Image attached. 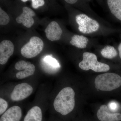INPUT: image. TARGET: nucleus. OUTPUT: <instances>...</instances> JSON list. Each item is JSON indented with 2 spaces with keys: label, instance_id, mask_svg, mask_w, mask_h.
I'll list each match as a JSON object with an SVG mask.
<instances>
[{
  "label": "nucleus",
  "instance_id": "obj_1",
  "mask_svg": "<svg viewBox=\"0 0 121 121\" xmlns=\"http://www.w3.org/2000/svg\"><path fill=\"white\" fill-rule=\"evenodd\" d=\"M75 93L71 87L64 88L59 91L54 100L55 110L62 115H66L74 109L75 106Z\"/></svg>",
  "mask_w": 121,
  "mask_h": 121
},
{
  "label": "nucleus",
  "instance_id": "obj_2",
  "mask_svg": "<svg viewBox=\"0 0 121 121\" xmlns=\"http://www.w3.org/2000/svg\"><path fill=\"white\" fill-rule=\"evenodd\" d=\"M95 88L105 91H110L121 86V77L117 74L107 73L99 75L95 81Z\"/></svg>",
  "mask_w": 121,
  "mask_h": 121
},
{
  "label": "nucleus",
  "instance_id": "obj_3",
  "mask_svg": "<svg viewBox=\"0 0 121 121\" xmlns=\"http://www.w3.org/2000/svg\"><path fill=\"white\" fill-rule=\"evenodd\" d=\"M79 67L84 70L91 69L95 72H104L109 71V66L97 60V56L93 53L85 52L83 54V60L79 64Z\"/></svg>",
  "mask_w": 121,
  "mask_h": 121
},
{
  "label": "nucleus",
  "instance_id": "obj_4",
  "mask_svg": "<svg viewBox=\"0 0 121 121\" xmlns=\"http://www.w3.org/2000/svg\"><path fill=\"white\" fill-rule=\"evenodd\" d=\"M43 47V42L41 39L37 36H33L30 39L29 42L22 47L21 52L24 57L32 58L39 54Z\"/></svg>",
  "mask_w": 121,
  "mask_h": 121
},
{
  "label": "nucleus",
  "instance_id": "obj_5",
  "mask_svg": "<svg viewBox=\"0 0 121 121\" xmlns=\"http://www.w3.org/2000/svg\"><path fill=\"white\" fill-rule=\"evenodd\" d=\"M76 22L78 25V29L84 34H89L96 31L99 28V23L86 14H82L76 17Z\"/></svg>",
  "mask_w": 121,
  "mask_h": 121
},
{
  "label": "nucleus",
  "instance_id": "obj_6",
  "mask_svg": "<svg viewBox=\"0 0 121 121\" xmlns=\"http://www.w3.org/2000/svg\"><path fill=\"white\" fill-rule=\"evenodd\" d=\"M33 88L27 83L17 84L13 89L11 95V98L13 101H22L29 97L33 91Z\"/></svg>",
  "mask_w": 121,
  "mask_h": 121
},
{
  "label": "nucleus",
  "instance_id": "obj_7",
  "mask_svg": "<svg viewBox=\"0 0 121 121\" xmlns=\"http://www.w3.org/2000/svg\"><path fill=\"white\" fill-rule=\"evenodd\" d=\"M14 45L9 40H4L0 43V64L4 65L8 62L9 58L13 54Z\"/></svg>",
  "mask_w": 121,
  "mask_h": 121
},
{
  "label": "nucleus",
  "instance_id": "obj_8",
  "mask_svg": "<svg viewBox=\"0 0 121 121\" xmlns=\"http://www.w3.org/2000/svg\"><path fill=\"white\" fill-rule=\"evenodd\" d=\"M98 119L101 121H119L121 120V114L111 112L108 107L105 105L100 107L97 113Z\"/></svg>",
  "mask_w": 121,
  "mask_h": 121
},
{
  "label": "nucleus",
  "instance_id": "obj_9",
  "mask_svg": "<svg viewBox=\"0 0 121 121\" xmlns=\"http://www.w3.org/2000/svg\"><path fill=\"white\" fill-rule=\"evenodd\" d=\"M35 15V12L32 9L28 7H25L23 8V12L16 18V21L17 23H22L24 26L26 27H31L33 25L35 21L33 17Z\"/></svg>",
  "mask_w": 121,
  "mask_h": 121
},
{
  "label": "nucleus",
  "instance_id": "obj_10",
  "mask_svg": "<svg viewBox=\"0 0 121 121\" xmlns=\"http://www.w3.org/2000/svg\"><path fill=\"white\" fill-rule=\"evenodd\" d=\"M44 31L47 39L51 41L59 40L63 33L62 30L59 24L55 21L50 23Z\"/></svg>",
  "mask_w": 121,
  "mask_h": 121
},
{
  "label": "nucleus",
  "instance_id": "obj_11",
  "mask_svg": "<svg viewBox=\"0 0 121 121\" xmlns=\"http://www.w3.org/2000/svg\"><path fill=\"white\" fill-rule=\"evenodd\" d=\"M22 115L21 108L19 106H13L2 115L0 121H20Z\"/></svg>",
  "mask_w": 121,
  "mask_h": 121
},
{
  "label": "nucleus",
  "instance_id": "obj_12",
  "mask_svg": "<svg viewBox=\"0 0 121 121\" xmlns=\"http://www.w3.org/2000/svg\"><path fill=\"white\" fill-rule=\"evenodd\" d=\"M42 118L41 108L38 106H34L28 111L24 121H42Z\"/></svg>",
  "mask_w": 121,
  "mask_h": 121
},
{
  "label": "nucleus",
  "instance_id": "obj_13",
  "mask_svg": "<svg viewBox=\"0 0 121 121\" xmlns=\"http://www.w3.org/2000/svg\"><path fill=\"white\" fill-rule=\"evenodd\" d=\"M107 2L111 13L121 21V0H108Z\"/></svg>",
  "mask_w": 121,
  "mask_h": 121
},
{
  "label": "nucleus",
  "instance_id": "obj_14",
  "mask_svg": "<svg viewBox=\"0 0 121 121\" xmlns=\"http://www.w3.org/2000/svg\"><path fill=\"white\" fill-rule=\"evenodd\" d=\"M88 41V39L83 36L75 35L72 37L70 43L78 48H86Z\"/></svg>",
  "mask_w": 121,
  "mask_h": 121
},
{
  "label": "nucleus",
  "instance_id": "obj_15",
  "mask_svg": "<svg viewBox=\"0 0 121 121\" xmlns=\"http://www.w3.org/2000/svg\"><path fill=\"white\" fill-rule=\"evenodd\" d=\"M35 65L29 62L27 66L23 71L19 72L16 76L18 79H23L32 75L35 73Z\"/></svg>",
  "mask_w": 121,
  "mask_h": 121
},
{
  "label": "nucleus",
  "instance_id": "obj_16",
  "mask_svg": "<svg viewBox=\"0 0 121 121\" xmlns=\"http://www.w3.org/2000/svg\"><path fill=\"white\" fill-rule=\"evenodd\" d=\"M102 56L106 58L111 59L115 58L118 55L117 52L113 46L107 45L101 52Z\"/></svg>",
  "mask_w": 121,
  "mask_h": 121
},
{
  "label": "nucleus",
  "instance_id": "obj_17",
  "mask_svg": "<svg viewBox=\"0 0 121 121\" xmlns=\"http://www.w3.org/2000/svg\"><path fill=\"white\" fill-rule=\"evenodd\" d=\"M10 21L9 17L1 8H0V25H7Z\"/></svg>",
  "mask_w": 121,
  "mask_h": 121
},
{
  "label": "nucleus",
  "instance_id": "obj_18",
  "mask_svg": "<svg viewBox=\"0 0 121 121\" xmlns=\"http://www.w3.org/2000/svg\"><path fill=\"white\" fill-rule=\"evenodd\" d=\"M44 60L49 65L54 68H58L60 67V65L56 59L52 58L51 56H46L44 58Z\"/></svg>",
  "mask_w": 121,
  "mask_h": 121
},
{
  "label": "nucleus",
  "instance_id": "obj_19",
  "mask_svg": "<svg viewBox=\"0 0 121 121\" xmlns=\"http://www.w3.org/2000/svg\"><path fill=\"white\" fill-rule=\"evenodd\" d=\"M29 62H26L24 60H20L16 63L15 66V69L17 70L21 71L24 70L27 66Z\"/></svg>",
  "mask_w": 121,
  "mask_h": 121
},
{
  "label": "nucleus",
  "instance_id": "obj_20",
  "mask_svg": "<svg viewBox=\"0 0 121 121\" xmlns=\"http://www.w3.org/2000/svg\"><path fill=\"white\" fill-rule=\"evenodd\" d=\"M8 107V102L2 98H0V115L3 114L7 111Z\"/></svg>",
  "mask_w": 121,
  "mask_h": 121
},
{
  "label": "nucleus",
  "instance_id": "obj_21",
  "mask_svg": "<svg viewBox=\"0 0 121 121\" xmlns=\"http://www.w3.org/2000/svg\"><path fill=\"white\" fill-rule=\"evenodd\" d=\"M32 5L33 8L37 9L38 7L43 5L45 4L43 0H32Z\"/></svg>",
  "mask_w": 121,
  "mask_h": 121
},
{
  "label": "nucleus",
  "instance_id": "obj_22",
  "mask_svg": "<svg viewBox=\"0 0 121 121\" xmlns=\"http://www.w3.org/2000/svg\"><path fill=\"white\" fill-rule=\"evenodd\" d=\"M109 110L111 111H114L117 108V105L114 102H111L109 104Z\"/></svg>",
  "mask_w": 121,
  "mask_h": 121
},
{
  "label": "nucleus",
  "instance_id": "obj_23",
  "mask_svg": "<svg viewBox=\"0 0 121 121\" xmlns=\"http://www.w3.org/2000/svg\"><path fill=\"white\" fill-rule=\"evenodd\" d=\"M65 1L68 4H75L78 1V0H66Z\"/></svg>",
  "mask_w": 121,
  "mask_h": 121
},
{
  "label": "nucleus",
  "instance_id": "obj_24",
  "mask_svg": "<svg viewBox=\"0 0 121 121\" xmlns=\"http://www.w3.org/2000/svg\"><path fill=\"white\" fill-rule=\"evenodd\" d=\"M118 48V51H119V56L120 59H121V42L119 44Z\"/></svg>",
  "mask_w": 121,
  "mask_h": 121
},
{
  "label": "nucleus",
  "instance_id": "obj_25",
  "mask_svg": "<svg viewBox=\"0 0 121 121\" xmlns=\"http://www.w3.org/2000/svg\"><path fill=\"white\" fill-rule=\"evenodd\" d=\"M28 0H22V1L23 2H26V1H28Z\"/></svg>",
  "mask_w": 121,
  "mask_h": 121
}]
</instances>
